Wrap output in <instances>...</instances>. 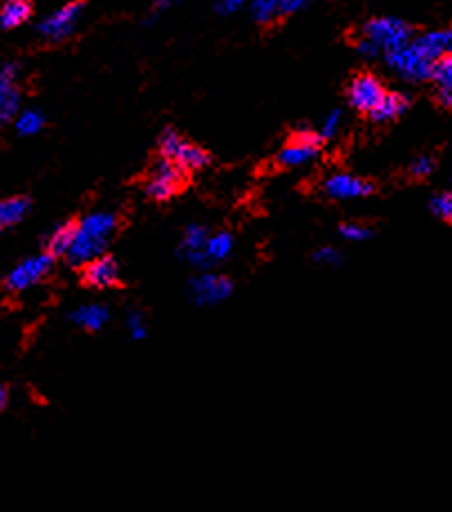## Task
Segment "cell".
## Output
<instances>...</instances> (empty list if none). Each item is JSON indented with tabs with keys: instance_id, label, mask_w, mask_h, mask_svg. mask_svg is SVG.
<instances>
[{
	"instance_id": "cell-1",
	"label": "cell",
	"mask_w": 452,
	"mask_h": 512,
	"mask_svg": "<svg viewBox=\"0 0 452 512\" xmlns=\"http://www.w3.org/2000/svg\"><path fill=\"white\" fill-rule=\"evenodd\" d=\"M115 231V213L97 211L86 215L81 222L74 224V237L68 253H65V260H68L72 267H83V264H88L90 260L99 258V255L106 253Z\"/></svg>"
},
{
	"instance_id": "cell-2",
	"label": "cell",
	"mask_w": 452,
	"mask_h": 512,
	"mask_svg": "<svg viewBox=\"0 0 452 512\" xmlns=\"http://www.w3.org/2000/svg\"><path fill=\"white\" fill-rule=\"evenodd\" d=\"M159 153H162V157L171 159L173 164H177L182 170H186V173L211 166V155L206 153L204 148L184 139L180 132L171 128L159 135Z\"/></svg>"
},
{
	"instance_id": "cell-3",
	"label": "cell",
	"mask_w": 452,
	"mask_h": 512,
	"mask_svg": "<svg viewBox=\"0 0 452 512\" xmlns=\"http://www.w3.org/2000/svg\"><path fill=\"white\" fill-rule=\"evenodd\" d=\"M383 56L392 72H397L401 79L412 81V83L428 81L432 74V65H435L412 45V41H408L401 47H394V50L383 52Z\"/></svg>"
},
{
	"instance_id": "cell-4",
	"label": "cell",
	"mask_w": 452,
	"mask_h": 512,
	"mask_svg": "<svg viewBox=\"0 0 452 512\" xmlns=\"http://www.w3.org/2000/svg\"><path fill=\"white\" fill-rule=\"evenodd\" d=\"M186 184V170H182L171 159L162 157L150 170V177L146 182V195L155 202H168L177 193L182 191Z\"/></svg>"
},
{
	"instance_id": "cell-5",
	"label": "cell",
	"mask_w": 452,
	"mask_h": 512,
	"mask_svg": "<svg viewBox=\"0 0 452 512\" xmlns=\"http://www.w3.org/2000/svg\"><path fill=\"white\" fill-rule=\"evenodd\" d=\"M363 36L379 47L383 54L412 41V27L406 21H401V18L381 16L372 18V21H367L363 25Z\"/></svg>"
},
{
	"instance_id": "cell-6",
	"label": "cell",
	"mask_w": 452,
	"mask_h": 512,
	"mask_svg": "<svg viewBox=\"0 0 452 512\" xmlns=\"http://www.w3.org/2000/svg\"><path fill=\"white\" fill-rule=\"evenodd\" d=\"M52 267H54V258L50 253L32 255V258L18 262L16 267L7 273L5 287L12 293H23L50 276Z\"/></svg>"
},
{
	"instance_id": "cell-7",
	"label": "cell",
	"mask_w": 452,
	"mask_h": 512,
	"mask_svg": "<svg viewBox=\"0 0 452 512\" xmlns=\"http://www.w3.org/2000/svg\"><path fill=\"white\" fill-rule=\"evenodd\" d=\"M320 146H323V139L318 137V132L307 130V128L298 130L296 135L280 148V153L276 157L278 166L298 168V166L312 164V161L320 155Z\"/></svg>"
},
{
	"instance_id": "cell-8",
	"label": "cell",
	"mask_w": 452,
	"mask_h": 512,
	"mask_svg": "<svg viewBox=\"0 0 452 512\" xmlns=\"http://www.w3.org/2000/svg\"><path fill=\"white\" fill-rule=\"evenodd\" d=\"M233 293V282L226 276H218V273L204 271L202 276H197L188 284V296L197 307H215L224 302Z\"/></svg>"
},
{
	"instance_id": "cell-9",
	"label": "cell",
	"mask_w": 452,
	"mask_h": 512,
	"mask_svg": "<svg viewBox=\"0 0 452 512\" xmlns=\"http://www.w3.org/2000/svg\"><path fill=\"white\" fill-rule=\"evenodd\" d=\"M81 16H83V3L81 0H74V3L63 5L50 16H45L39 25V34L45 41H52V43L65 41L68 36H72L74 30H77Z\"/></svg>"
},
{
	"instance_id": "cell-10",
	"label": "cell",
	"mask_w": 452,
	"mask_h": 512,
	"mask_svg": "<svg viewBox=\"0 0 452 512\" xmlns=\"http://www.w3.org/2000/svg\"><path fill=\"white\" fill-rule=\"evenodd\" d=\"M18 63H0V126L12 121L21 110V90H18Z\"/></svg>"
},
{
	"instance_id": "cell-11",
	"label": "cell",
	"mask_w": 452,
	"mask_h": 512,
	"mask_svg": "<svg viewBox=\"0 0 452 512\" xmlns=\"http://www.w3.org/2000/svg\"><path fill=\"white\" fill-rule=\"evenodd\" d=\"M383 94V83L374 74H356L350 85H347V101H350V106L359 112H367V115L383 99Z\"/></svg>"
},
{
	"instance_id": "cell-12",
	"label": "cell",
	"mask_w": 452,
	"mask_h": 512,
	"mask_svg": "<svg viewBox=\"0 0 452 512\" xmlns=\"http://www.w3.org/2000/svg\"><path fill=\"white\" fill-rule=\"evenodd\" d=\"M323 191L329 199H336V202H350V199H363L372 195L374 186L367 179L350 173H334L325 179Z\"/></svg>"
},
{
	"instance_id": "cell-13",
	"label": "cell",
	"mask_w": 452,
	"mask_h": 512,
	"mask_svg": "<svg viewBox=\"0 0 452 512\" xmlns=\"http://www.w3.org/2000/svg\"><path fill=\"white\" fill-rule=\"evenodd\" d=\"M119 264L115 258L110 255H99V258L90 260L88 264H83V280H86L88 287L92 289H112L119 284Z\"/></svg>"
},
{
	"instance_id": "cell-14",
	"label": "cell",
	"mask_w": 452,
	"mask_h": 512,
	"mask_svg": "<svg viewBox=\"0 0 452 512\" xmlns=\"http://www.w3.org/2000/svg\"><path fill=\"white\" fill-rule=\"evenodd\" d=\"M412 45L417 47V50L426 56L428 61H439L441 56H448L452 50V32L450 30H432L417 36V39L412 41Z\"/></svg>"
},
{
	"instance_id": "cell-15",
	"label": "cell",
	"mask_w": 452,
	"mask_h": 512,
	"mask_svg": "<svg viewBox=\"0 0 452 512\" xmlns=\"http://www.w3.org/2000/svg\"><path fill=\"white\" fill-rule=\"evenodd\" d=\"M410 110V97L403 92H385L383 99L376 103V108L370 112L372 121L390 123L406 115Z\"/></svg>"
},
{
	"instance_id": "cell-16",
	"label": "cell",
	"mask_w": 452,
	"mask_h": 512,
	"mask_svg": "<svg viewBox=\"0 0 452 512\" xmlns=\"http://www.w3.org/2000/svg\"><path fill=\"white\" fill-rule=\"evenodd\" d=\"M32 211V199L25 195L7 197L0 202V231H9L21 224Z\"/></svg>"
},
{
	"instance_id": "cell-17",
	"label": "cell",
	"mask_w": 452,
	"mask_h": 512,
	"mask_svg": "<svg viewBox=\"0 0 452 512\" xmlns=\"http://www.w3.org/2000/svg\"><path fill=\"white\" fill-rule=\"evenodd\" d=\"M70 320L74 322V325L86 329V331H101L108 325L110 309L106 305H99V302H92V305H81L72 311Z\"/></svg>"
},
{
	"instance_id": "cell-18",
	"label": "cell",
	"mask_w": 452,
	"mask_h": 512,
	"mask_svg": "<svg viewBox=\"0 0 452 512\" xmlns=\"http://www.w3.org/2000/svg\"><path fill=\"white\" fill-rule=\"evenodd\" d=\"M430 79L437 85V97L444 108L452 106V56H441L439 61L432 65Z\"/></svg>"
},
{
	"instance_id": "cell-19",
	"label": "cell",
	"mask_w": 452,
	"mask_h": 512,
	"mask_svg": "<svg viewBox=\"0 0 452 512\" xmlns=\"http://www.w3.org/2000/svg\"><path fill=\"white\" fill-rule=\"evenodd\" d=\"M32 16V3L30 0H5L0 7V27L3 30H16V27L25 25Z\"/></svg>"
},
{
	"instance_id": "cell-20",
	"label": "cell",
	"mask_w": 452,
	"mask_h": 512,
	"mask_svg": "<svg viewBox=\"0 0 452 512\" xmlns=\"http://www.w3.org/2000/svg\"><path fill=\"white\" fill-rule=\"evenodd\" d=\"M74 224L77 222H65L45 237V253H50L52 258H65L68 253L72 237H74Z\"/></svg>"
},
{
	"instance_id": "cell-21",
	"label": "cell",
	"mask_w": 452,
	"mask_h": 512,
	"mask_svg": "<svg viewBox=\"0 0 452 512\" xmlns=\"http://www.w3.org/2000/svg\"><path fill=\"white\" fill-rule=\"evenodd\" d=\"M231 251H233V235L226 231L209 235V240L204 244V253L211 264L224 262L231 255Z\"/></svg>"
},
{
	"instance_id": "cell-22",
	"label": "cell",
	"mask_w": 452,
	"mask_h": 512,
	"mask_svg": "<svg viewBox=\"0 0 452 512\" xmlns=\"http://www.w3.org/2000/svg\"><path fill=\"white\" fill-rule=\"evenodd\" d=\"M16 121V132L21 137H34L45 128V115L41 110L27 108V110H18V115L14 117Z\"/></svg>"
},
{
	"instance_id": "cell-23",
	"label": "cell",
	"mask_w": 452,
	"mask_h": 512,
	"mask_svg": "<svg viewBox=\"0 0 452 512\" xmlns=\"http://www.w3.org/2000/svg\"><path fill=\"white\" fill-rule=\"evenodd\" d=\"M251 16L260 25H271L280 16L278 0H251Z\"/></svg>"
},
{
	"instance_id": "cell-24",
	"label": "cell",
	"mask_w": 452,
	"mask_h": 512,
	"mask_svg": "<svg viewBox=\"0 0 452 512\" xmlns=\"http://www.w3.org/2000/svg\"><path fill=\"white\" fill-rule=\"evenodd\" d=\"M209 231L204 229L200 224H191L188 229L184 231L182 237V246H180V253H188V251H202L206 240H209Z\"/></svg>"
},
{
	"instance_id": "cell-25",
	"label": "cell",
	"mask_w": 452,
	"mask_h": 512,
	"mask_svg": "<svg viewBox=\"0 0 452 512\" xmlns=\"http://www.w3.org/2000/svg\"><path fill=\"white\" fill-rule=\"evenodd\" d=\"M338 233H341V237L347 242H367L374 237V229H370V226H365V224H359V222L343 224L341 229H338Z\"/></svg>"
},
{
	"instance_id": "cell-26",
	"label": "cell",
	"mask_w": 452,
	"mask_h": 512,
	"mask_svg": "<svg viewBox=\"0 0 452 512\" xmlns=\"http://www.w3.org/2000/svg\"><path fill=\"white\" fill-rule=\"evenodd\" d=\"M343 128V110H332L329 115H325L323 123L318 128V137L320 139H334L338 132Z\"/></svg>"
},
{
	"instance_id": "cell-27",
	"label": "cell",
	"mask_w": 452,
	"mask_h": 512,
	"mask_svg": "<svg viewBox=\"0 0 452 512\" xmlns=\"http://www.w3.org/2000/svg\"><path fill=\"white\" fill-rule=\"evenodd\" d=\"M430 208H432V213L439 217V220L450 222L452 220V195L450 193H439L437 197H432Z\"/></svg>"
},
{
	"instance_id": "cell-28",
	"label": "cell",
	"mask_w": 452,
	"mask_h": 512,
	"mask_svg": "<svg viewBox=\"0 0 452 512\" xmlns=\"http://www.w3.org/2000/svg\"><path fill=\"white\" fill-rule=\"evenodd\" d=\"M435 168H437V161H435V157H430V155H421V157H417L412 161V166H410V175L412 177H417V179H426V177H430L432 173H435Z\"/></svg>"
},
{
	"instance_id": "cell-29",
	"label": "cell",
	"mask_w": 452,
	"mask_h": 512,
	"mask_svg": "<svg viewBox=\"0 0 452 512\" xmlns=\"http://www.w3.org/2000/svg\"><path fill=\"white\" fill-rule=\"evenodd\" d=\"M128 334L133 340H146L148 338V325H146V318L139 314V311H133V314L128 316Z\"/></svg>"
},
{
	"instance_id": "cell-30",
	"label": "cell",
	"mask_w": 452,
	"mask_h": 512,
	"mask_svg": "<svg viewBox=\"0 0 452 512\" xmlns=\"http://www.w3.org/2000/svg\"><path fill=\"white\" fill-rule=\"evenodd\" d=\"M314 260L318 264H325V267H338V264H343V253L334 246H323L314 253Z\"/></svg>"
},
{
	"instance_id": "cell-31",
	"label": "cell",
	"mask_w": 452,
	"mask_h": 512,
	"mask_svg": "<svg viewBox=\"0 0 452 512\" xmlns=\"http://www.w3.org/2000/svg\"><path fill=\"white\" fill-rule=\"evenodd\" d=\"M312 0H278V7H280V16H291V14H298L300 9H305Z\"/></svg>"
},
{
	"instance_id": "cell-32",
	"label": "cell",
	"mask_w": 452,
	"mask_h": 512,
	"mask_svg": "<svg viewBox=\"0 0 452 512\" xmlns=\"http://www.w3.org/2000/svg\"><path fill=\"white\" fill-rule=\"evenodd\" d=\"M177 3H180V0H155L153 7H150V18H148V23H153L155 18H159L162 14H166L168 9H173Z\"/></svg>"
},
{
	"instance_id": "cell-33",
	"label": "cell",
	"mask_w": 452,
	"mask_h": 512,
	"mask_svg": "<svg viewBox=\"0 0 452 512\" xmlns=\"http://www.w3.org/2000/svg\"><path fill=\"white\" fill-rule=\"evenodd\" d=\"M356 52H359L363 59H376V56L381 54L379 47H376L370 39H365V36H361V41L356 43Z\"/></svg>"
},
{
	"instance_id": "cell-34",
	"label": "cell",
	"mask_w": 452,
	"mask_h": 512,
	"mask_svg": "<svg viewBox=\"0 0 452 512\" xmlns=\"http://www.w3.org/2000/svg\"><path fill=\"white\" fill-rule=\"evenodd\" d=\"M247 3H249V0H218V12L224 14V16H229V14L240 12V9Z\"/></svg>"
},
{
	"instance_id": "cell-35",
	"label": "cell",
	"mask_w": 452,
	"mask_h": 512,
	"mask_svg": "<svg viewBox=\"0 0 452 512\" xmlns=\"http://www.w3.org/2000/svg\"><path fill=\"white\" fill-rule=\"evenodd\" d=\"M7 401H9V392H7V387L0 383V412H3L7 407Z\"/></svg>"
}]
</instances>
